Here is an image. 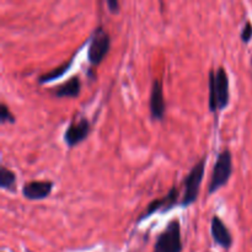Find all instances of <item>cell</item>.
Instances as JSON below:
<instances>
[{
    "label": "cell",
    "mask_w": 252,
    "mask_h": 252,
    "mask_svg": "<svg viewBox=\"0 0 252 252\" xmlns=\"http://www.w3.org/2000/svg\"><path fill=\"white\" fill-rule=\"evenodd\" d=\"M208 91V107L211 112H217L228 107L230 101V88L228 74L223 66H219L217 70H209Z\"/></svg>",
    "instance_id": "obj_1"
},
{
    "label": "cell",
    "mask_w": 252,
    "mask_h": 252,
    "mask_svg": "<svg viewBox=\"0 0 252 252\" xmlns=\"http://www.w3.org/2000/svg\"><path fill=\"white\" fill-rule=\"evenodd\" d=\"M206 162L207 157L204 155L203 158L198 160L191 171L186 175L184 180V194L180 201V206L186 208V207L191 206L194 202L198 199L199 191H201V185L203 182L204 172H206Z\"/></svg>",
    "instance_id": "obj_2"
},
{
    "label": "cell",
    "mask_w": 252,
    "mask_h": 252,
    "mask_svg": "<svg viewBox=\"0 0 252 252\" xmlns=\"http://www.w3.org/2000/svg\"><path fill=\"white\" fill-rule=\"evenodd\" d=\"M231 174H233V157L230 150L225 148L217 157L208 185V194L216 193L221 187L225 186L230 180Z\"/></svg>",
    "instance_id": "obj_3"
},
{
    "label": "cell",
    "mask_w": 252,
    "mask_h": 252,
    "mask_svg": "<svg viewBox=\"0 0 252 252\" xmlns=\"http://www.w3.org/2000/svg\"><path fill=\"white\" fill-rule=\"evenodd\" d=\"M181 223L179 219H172L166 228L159 234L153 252H181Z\"/></svg>",
    "instance_id": "obj_4"
},
{
    "label": "cell",
    "mask_w": 252,
    "mask_h": 252,
    "mask_svg": "<svg viewBox=\"0 0 252 252\" xmlns=\"http://www.w3.org/2000/svg\"><path fill=\"white\" fill-rule=\"evenodd\" d=\"M111 47V36L102 27H97L91 34L88 49V59L91 65H98L107 56Z\"/></svg>",
    "instance_id": "obj_5"
},
{
    "label": "cell",
    "mask_w": 252,
    "mask_h": 252,
    "mask_svg": "<svg viewBox=\"0 0 252 252\" xmlns=\"http://www.w3.org/2000/svg\"><path fill=\"white\" fill-rule=\"evenodd\" d=\"M179 194H180V189H177L176 186H174L171 189H170L169 193H167L166 196H164L162 198H157L154 199V201L150 202V203L147 206V208L144 209V212L138 217L137 223H140V221L150 218V217H152L154 213H157V212L166 213V212H169L172 207L176 206L177 203L180 204Z\"/></svg>",
    "instance_id": "obj_6"
},
{
    "label": "cell",
    "mask_w": 252,
    "mask_h": 252,
    "mask_svg": "<svg viewBox=\"0 0 252 252\" xmlns=\"http://www.w3.org/2000/svg\"><path fill=\"white\" fill-rule=\"evenodd\" d=\"M90 121L88 118L83 117L78 122H70L66 129L64 130L63 140L68 148H74L75 145L80 144L81 142L89 137V133L91 130Z\"/></svg>",
    "instance_id": "obj_7"
},
{
    "label": "cell",
    "mask_w": 252,
    "mask_h": 252,
    "mask_svg": "<svg viewBox=\"0 0 252 252\" xmlns=\"http://www.w3.org/2000/svg\"><path fill=\"white\" fill-rule=\"evenodd\" d=\"M149 110L153 120H164L165 113H166V102H165L162 83L160 79H154V81H153L149 97Z\"/></svg>",
    "instance_id": "obj_8"
},
{
    "label": "cell",
    "mask_w": 252,
    "mask_h": 252,
    "mask_svg": "<svg viewBox=\"0 0 252 252\" xmlns=\"http://www.w3.org/2000/svg\"><path fill=\"white\" fill-rule=\"evenodd\" d=\"M54 184L52 181H30L22 186V196L30 201H42L49 197L53 191Z\"/></svg>",
    "instance_id": "obj_9"
},
{
    "label": "cell",
    "mask_w": 252,
    "mask_h": 252,
    "mask_svg": "<svg viewBox=\"0 0 252 252\" xmlns=\"http://www.w3.org/2000/svg\"><path fill=\"white\" fill-rule=\"evenodd\" d=\"M211 233L216 244L224 249H229L233 244V236L230 230L218 216H213L211 220Z\"/></svg>",
    "instance_id": "obj_10"
},
{
    "label": "cell",
    "mask_w": 252,
    "mask_h": 252,
    "mask_svg": "<svg viewBox=\"0 0 252 252\" xmlns=\"http://www.w3.org/2000/svg\"><path fill=\"white\" fill-rule=\"evenodd\" d=\"M80 89H81V79L79 75L71 76L69 80L62 85L57 86L53 89V95L58 98L63 97H78L80 95Z\"/></svg>",
    "instance_id": "obj_11"
},
{
    "label": "cell",
    "mask_w": 252,
    "mask_h": 252,
    "mask_svg": "<svg viewBox=\"0 0 252 252\" xmlns=\"http://www.w3.org/2000/svg\"><path fill=\"white\" fill-rule=\"evenodd\" d=\"M73 62H74V56L71 57V58H69L68 61L64 62L63 64H61V65H58V66H56L54 69H52L51 71H47V73L39 75L37 80H38L39 84H47V83H49V81H53V80H56V79L62 78V76L65 75L66 71L70 69Z\"/></svg>",
    "instance_id": "obj_12"
},
{
    "label": "cell",
    "mask_w": 252,
    "mask_h": 252,
    "mask_svg": "<svg viewBox=\"0 0 252 252\" xmlns=\"http://www.w3.org/2000/svg\"><path fill=\"white\" fill-rule=\"evenodd\" d=\"M16 187V175L12 170L0 166V189L5 191H15Z\"/></svg>",
    "instance_id": "obj_13"
},
{
    "label": "cell",
    "mask_w": 252,
    "mask_h": 252,
    "mask_svg": "<svg viewBox=\"0 0 252 252\" xmlns=\"http://www.w3.org/2000/svg\"><path fill=\"white\" fill-rule=\"evenodd\" d=\"M0 122L1 123H14L15 117L5 103H0Z\"/></svg>",
    "instance_id": "obj_14"
},
{
    "label": "cell",
    "mask_w": 252,
    "mask_h": 252,
    "mask_svg": "<svg viewBox=\"0 0 252 252\" xmlns=\"http://www.w3.org/2000/svg\"><path fill=\"white\" fill-rule=\"evenodd\" d=\"M240 37H241V41H243L244 43H249V42L251 41V38H252V24L250 21L245 22L243 30H241Z\"/></svg>",
    "instance_id": "obj_15"
},
{
    "label": "cell",
    "mask_w": 252,
    "mask_h": 252,
    "mask_svg": "<svg viewBox=\"0 0 252 252\" xmlns=\"http://www.w3.org/2000/svg\"><path fill=\"white\" fill-rule=\"evenodd\" d=\"M107 6L112 14H117L120 12V2L117 0H107Z\"/></svg>",
    "instance_id": "obj_16"
}]
</instances>
